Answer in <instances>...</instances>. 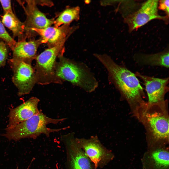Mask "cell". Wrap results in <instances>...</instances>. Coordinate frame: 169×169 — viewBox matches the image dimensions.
Returning <instances> with one entry per match:
<instances>
[{"mask_svg": "<svg viewBox=\"0 0 169 169\" xmlns=\"http://www.w3.org/2000/svg\"><path fill=\"white\" fill-rule=\"evenodd\" d=\"M94 55L106 69L109 81L118 90L122 98L130 102H143V88L135 74L124 66L117 64L107 55Z\"/></svg>", "mask_w": 169, "mask_h": 169, "instance_id": "cell-1", "label": "cell"}, {"mask_svg": "<svg viewBox=\"0 0 169 169\" xmlns=\"http://www.w3.org/2000/svg\"><path fill=\"white\" fill-rule=\"evenodd\" d=\"M66 118L53 119L49 117L41 111L27 120L17 124L11 129H5V133L2 136L9 140L17 141L22 138H31L35 139L42 134L47 137L51 133L59 132L69 128L67 127L57 129L47 127V125L56 124L62 122Z\"/></svg>", "mask_w": 169, "mask_h": 169, "instance_id": "cell-2", "label": "cell"}, {"mask_svg": "<svg viewBox=\"0 0 169 169\" xmlns=\"http://www.w3.org/2000/svg\"><path fill=\"white\" fill-rule=\"evenodd\" d=\"M165 101L140 104L136 109L137 116L148 133L157 140L168 139L169 119Z\"/></svg>", "mask_w": 169, "mask_h": 169, "instance_id": "cell-3", "label": "cell"}, {"mask_svg": "<svg viewBox=\"0 0 169 169\" xmlns=\"http://www.w3.org/2000/svg\"><path fill=\"white\" fill-rule=\"evenodd\" d=\"M59 57L55 70L56 76L59 79L68 81L88 92L97 88L98 82L86 64L65 58L62 54Z\"/></svg>", "mask_w": 169, "mask_h": 169, "instance_id": "cell-4", "label": "cell"}, {"mask_svg": "<svg viewBox=\"0 0 169 169\" xmlns=\"http://www.w3.org/2000/svg\"><path fill=\"white\" fill-rule=\"evenodd\" d=\"M66 40L46 49L36 56L35 73L36 82L42 84L59 81L55 74L56 59L62 54Z\"/></svg>", "mask_w": 169, "mask_h": 169, "instance_id": "cell-5", "label": "cell"}, {"mask_svg": "<svg viewBox=\"0 0 169 169\" xmlns=\"http://www.w3.org/2000/svg\"><path fill=\"white\" fill-rule=\"evenodd\" d=\"M75 133L60 135L66 154V169H96L94 165L77 142Z\"/></svg>", "mask_w": 169, "mask_h": 169, "instance_id": "cell-6", "label": "cell"}, {"mask_svg": "<svg viewBox=\"0 0 169 169\" xmlns=\"http://www.w3.org/2000/svg\"><path fill=\"white\" fill-rule=\"evenodd\" d=\"M75 140L96 169L104 167L114 158L112 153L102 144L97 135L91 136L88 139L75 138Z\"/></svg>", "mask_w": 169, "mask_h": 169, "instance_id": "cell-7", "label": "cell"}, {"mask_svg": "<svg viewBox=\"0 0 169 169\" xmlns=\"http://www.w3.org/2000/svg\"><path fill=\"white\" fill-rule=\"evenodd\" d=\"M8 62L13 72L12 81L18 89V95L29 93L36 82L34 70L31 64L13 58Z\"/></svg>", "mask_w": 169, "mask_h": 169, "instance_id": "cell-8", "label": "cell"}, {"mask_svg": "<svg viewBox=\"0 0 169 169\" xmlns=\"http://www.w3.org/2000/svg\"><path fill=\"white\" fill-rule=\"evenodd\" d=\"M158 0H148L144 3L137 11L127 17L126 22L131 30L137 29L150 20L165 19L158 14Z\"/></svg>", "mask_w": 169, "mask_h": 169, "instance_id": "cell-9", "label": "cell"}, {"mask_svg": "<svg viewBox=\"0 0 169 169\" xmlns=\"http://www.w3.org/2000/svg\"><path fill=\"white\" fill-rule=\"evenodd\" d=\"M25 6L23 5L26 15L23 22L27 37L32 34V30L34 28L42 29L51 26L54 20L49 19L37 8L35 0H27Z\"/></svg>", "mask_w": 169, "mask_h": 169, "instance_id": "cell-10", "label": "cell"}, {"mask_svg": "<svg viewBox=\"0 0 169 169\" xmlns=\"http://www.w3.org/2000/svg\"><path fill=\"white\" fill-rule=\"evenodd\" d=\"M143 81L148 98V103L154 104L164 101V96L169 90V77L155 78L142 75L138 72L135 74Z\"/></svg>", "mask_w": 169, "mask_h": 169, "instance_id": "cell-11", "label": "cell"}, {"mask_svg": "<svg viewBox=\"0 0 169 169\" xmlns=\"http://www.w3.org/2000/svg\"><path fill=\"white\" fill-rule=\"evenodd\" d=\"M39 101L38 98L32 97L16 107L10 109L9 122L5 129L12 128L38 113L40 111L38 106Z\"/></svg>", "mask_w": 169, "mask_h": 169, "instance_id": "cell-12", "label": "cell"}, {"mask_svg": "<svg viewBox=\"0 0 169 169\" xmlns=\"http://www.w3.org/2000/svg\"><path fill=\"white\" fill-rule=\"evenodd\" d=\"M70 29L69 25H65L58 27L51 26L42 29L34 28L31 31L39 34L42 43H47L51 47L66 40Z\"/></svg>", "mask_w": 169, "mask_h": 169, "instance_id": "cell-13", "label": "cell"}, {"mask_svg": "<svg viewBox=\"0 0 169 169\" xmlns=\"http://www.w3.org/2000/svg\"><path fill=\"white\" fill-rule=\"evenodd\" d=\"M42 43L41 38L37 40L16 42L12 50V58L31 64L32 61L36 58L37 49Z\"/></svg>", "mask_w": 169, "mask_h": 169, "instance_id": "cell-14", "label": "cell"}, {"mask_svg": "<svg viewBox=\"0 0 169 169\" xmlns=\"http://www.w3.org/2000/svg\"><path fill=\"white\" fill-rule=\"evenodd\" d=\"M1 21L4 26L12 32L14 37L18 41L26 40L27 38L23 22H22L13 12L4 13Z\"/></svg>", "mask_w": 169, "mask_h": 169, "instance_id": "cell-15", "label": "cell"}, {"mask_svg": "<svg viewBox=\"0 0 169 169\" xmlns=\"http://www.w3.org/2000/svg\"><path fill=\"white\" fill-rule=\"evenodd\" d=\"M134 59L141 65L169 67V52L167 50L153 54H135Z\"/></svg>", "mask_w": 169, "mask_h": 169, "instance_id": "cell-16", "label": "cell"}, {"mask_svg": "<svg viewBox=\"0 0 169 169\" xmlns=\"http://www.w3.org/2000/svg\"><path fill=\"white\" fill-rule=\"evenodd\" d=\"M79 10V8L77 7L66 9L54 20V26L58 27L63 25H69L73 21L77 19Z\"/></svg>", "mask_w": 169, "mask_h": 169, "instance_id": "cell-17", "label": "cell"}, {"mask_svg": "<svg viewBox=\"0 0 169 169\" xmlns=\"http://www.w3.org/2000/svg\"><path fill=\"white\" fill-rule=\"evenodd\" d=\"M169 152L162 149L157 150L152 154V157L156 166L158 168L164 169L169 165Z\"/></svg>", "mask_w": 169, "mask_h": 169, "instance_id": "cell-18", "label": "cell"}, {"mask_svg": "<svg viewBox=\"0 0 169 169\" xmlns=\"http://www.w3.org/2000/svg\"><path fill=\"white\" fill-rule=\"evenodd\" d=\"M0 39L3 40L12 50L16 42L10 35L0 20Z\"/></svg>", "mask_w": 169, "mask_h": 169, "instance_id": "cell-19", "label": "cell"}, {"mask_svg": "<svg viewBox=\"0 0 169 169\" xmlns=\"http://www.w3.org/2000/svg\"><path fill=\"white\" fill-rule=\"evenodd\" d=\"M8 46L6 43L0 39V68L5 64L8 56Z\"/></svg>", "mask_w": 169, "mask_h": 169, "instance_id": "cell-20", "label": "cell"}, {"mask_svg": "<svg viewBox=\"0 0 169 169\" xmlns=\"http://www.w3.org/2000/svg\"><path fill=\"white\" fill-rule=\"evenodd\" d=\"M0 3L3 10L4 13L13 12L11 0H0Z\"/></svg>", "mask_w": 169, "mask_h": 169, "instance_id": "cell-21", "label": "cell"}, {"mask_svg": "<svg viewBox=\"0 0 169 169\" xmlns=\"http://www.w3.org/2000/svg\"><path fill=\"white\" fill-rule=\"evenodd\" d=\"M159 4V8L160 9L165 11L167 15H169V0H160Z\"/></svg>", "mask_w": 169, "mask_h": 169, "instance_id": "cell-22", "label": "cell"}, {"mask_svg": "<svg viewBox=\"0 0 169 169\" xmlns=\"http://www.w3.org/2000/svg\"><path fill=\"white\" fill-rule=\"evenodd\" d=\"M35 0V1L36 4H39L41 5H45L48 6H52L53 3L50 1L49 0H39V1Z\"/></svg>", "mask_w": 169, "mask_h": 169, "instance_id": "cell-23", "label": "cell"}, {"mask_svg": "<svg viewBox=\"0 0 169 169\" xmlns=\"http://www.w3.org/2000/svg\"><path fill=\"white\" fill-rule=\"evenodd\" d=\"M34 161V160L33 159H32L31 160V163L29 165H28L27 168L26 169H29V168L30 167L31 164H32V163L33 162V161ZM18 169V166H17V167L16 169Z\"/></svg>", "mask_w": 169, "mask_h": 169, "instance_id": "cell-24", "label": "cell"}]
</instances>
